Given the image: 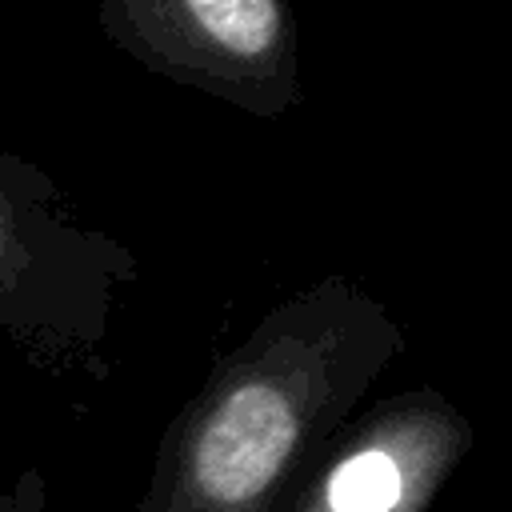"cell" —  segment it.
<instances>
[{"label":"cell","instance_id":"1","mask_svg":"<svg viewBox=\"0 0 512 512\" xmlns=\"http://www.w3.org/2000/svg\"><path fill=\"white\" fill-rule=\"evenodd\" d=\"M100 28L140 68L256 120L300 104L292 0H100Z\"/></svg>","mask_w":512,"mask_h":512},{"label":"cell","instance_id":"2","mask_svg":"<svg viewBox=\"0 0 512 512\" xmlns=\"http://www.w3.org/2000/svg\"><path fill=\"white\" fill-rule=\"evenodd\" d=\"M400 464L384 448H360L328 476L332 512H388L400 500Z\"/></svg>","mask_w":512,"mask_h":512},{"label":"cell","instance_id":"3","mask_svg":"<svg viewBox=\"0 0 512 512\" xmlns=\"http://www.w3.org/2000/svg\"><path fill=\"white\" fill-rule=\"evenodd\" d=\"M20 272H24V252L16 240V216H12V204L0 188V320L28 328L24 300H20Z\"/></svg>","mask_w":512,"mask_h":512},{"label":"cell","instance_id":"4","mask_svg":"<svg viewBox=\"0 0 512 512\" xmlns=\"http://www.w3.org/2000/svg\"><path fill=\"white\" fill-rule=\"evenodd\" d=\"M0 512H48V488L36 468H24L8 488H0Z\"/></svg>","mask_w":512,"mask_h":512}]
</instances>
